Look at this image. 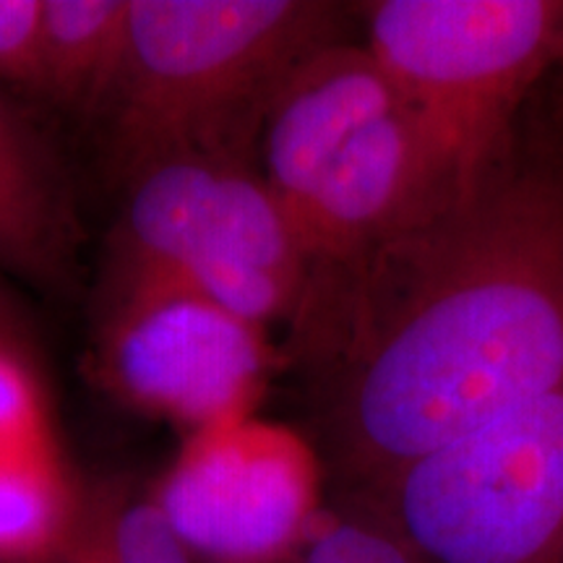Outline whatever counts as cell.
Here are the masks:
<instances>
[{"mask_svg": "<svg viewBox=\"0 0 563 563\" xmlns=\"http://www.w3.org/2000/svg\"><path fill=\"white\" fill-rule=\"evenodd\" d=\"M336 498L563 386V183L498 167L340 269L292 313Z\"/></svg>", "mask_w": 563, "mask_h": 563, "instance_id": "cell-1", "label": "cell"}, {"mask_svg": "<svg viewBox=\"0 0 563 563\" xmlns=\"http://www.w3.org/2000/svg\"><path fill=\"white\" fill-rule=\"evenodd\" d=\"M323 0H131L129 58L108 121V162L125 186L159 162H251L292 68L342 37Z\"/></svg>", "mask_w": 563, "mask_h": 563, "instance_id": "cell-2", "label": "cell"}, {"mask_svg": "<svg viewBox=\"0 0 563 563\" xmlns=\"http://www.w3.org/2000/svg\"><path fill=\"white\" fill-rule=\"evenodd\" d=\"M368 53L460 199L501 167L514 112L563 58V0H371Z\"/></svg>", "mask_w": 563, "mask_h": 563, "instance_id": "cell-3", "label": "cell"}, {"mask_svg": "<svg viewBox=\"0 0 563 563\" xmlns=\"http://www.w3.org/2000/svg\"><path fill=\"white\" fill-rule=\"evenodd\" d=\"M306 264L251 162L178 157L129 183L108 295L162 287L266 323L298 308Z\"/></svg>", "mask_w": 563, "mask_h": 563, "instance_id": "cell-4", "label": "cell"}, {"mask_svg": "<svg viewBox=\"0 0 563 563\" xmlns=\"http://www.w3.org/2000/svg\"><path fill=\"white\" fill-rule=\"evenodd\" d=\"M418 563H563V386L368 496Z\"/></svg>", "mask_w": 563, "mask_h": 563, "instance_id": "cell-5", "label": "cell"}, {"mask_svg": "<svg viewBox=\"0 0 563 563\" xmlns=\"http://www.w3.org/2000/svg\"><path fill=\"white\" fill-rule=\"evenodd\" d=\"M321 475L300 433L241 415L188 433L154 498L196 561L279 563L319 525Z\"/></svg>", "mask_w": 563, "mask_h": 563, "instance_id": "cell-6", "label": "cell"}, {"mask_svg": "<svg viewBox=\"0 0 563 563\" xmlns=\"http://www.w3.org/2000/svg\"><path fill=\"white\" fill-rule=\"evenodd\" d=\"M100 365L125 402L194 433L253 415L272 350L264 327L214 302L136 287L104 300Z\"/></svg>", "mask_w": 563, "mask_h": 563, "instance_id": "cell-7", "label": "cell"}, {"mask_svg": "<svg viewBox=\"0 0 563 563\" xmlns=\"http://www.w3.org/2000/svg\"><path fill=\"white\" fill-rule=\"evenodd\" d=\"M460 201L426 133L397 100L350 141L308 201L295 235L306 277L357 262Z\"/></svg>", "mask_w": 563, "mask_h": 563, "instance_id": "cell-8", "label": "cell"}, {"mask_svg": "<svg viewBox=\"0 0 563 563\" xmlns=\"http://www.w3.org/2000/svg\"><path fill=\"white\" fill-rule=\"evenodd\" d=\"M394 108L397 95L365 45L329 42L292 68L258 139L262 175L292 235L334 159Z\"/></svg>", "mask_w": 563, "mask_h": 563, "instance_id": "cell-9", "label": "cell"}, {"mask_svg": "<svg viewBox=\"0 0 563 563\" xmlns=\"http://www.w3.org/2000/svg\"><path fill=\"white\" fill-rule=\"evenodd\" d=\"M70 511L40 373L19 336L0 334V559L58 551Z\"/></svg>", "mask_w": 563, "mask_h": 563, "instance_id": "cell-10", "label": "cell"}, {"mask_svg": "<svg viewBox=\"0 0 563 563\" xmlns=\"http://www.w3.org/2000/svg\"><path fill=\"white\" fill-rule=\"evenodd\" d=\"M74 241L58 170L0 95V264L34 282H60Z\"/></svg>", "mask_w": 563, "mask_h": 563, "instance_id": "cell-11", "label": "cell"}, {"mask_svg": "<svg viewBox=\"0 0 563 563\" xmlns=\"http://www.w3.org/2000/svg\"><path fill=\"white\" fill-rule=\"evenodd\" d=\"M131 40V0H45L42 95L100 115L121 81Z\"/></svg>", "mask_w": 563, "mask_h": 563, "instance_id": "cell-12", "label": "cell"}, {"mask_svg": "<svg viewBox=\"0 0 563 563\" xmlns=\"http://www.w3.org/2000/svg\"><path fill=\"white\" fill-rule=\"evenodd\" d=\"M58 551L66 563H199L157 498L100 490L74 504Z\"/></svg>", "mask_w": 563, "mask_h": 563, "instance_id": "cell-13", "label": "cell"}, {"mask_svg": "<svg viewBox=\"0 0 563 563\" xmlns=\"http://www.w3.org/2000/svg\"><path fill=\"white\" fill-rule=\"evenodd\" d=\"M298 563H418L391 525L368 504L336 498L300 548Z\"/></svg>", "mask_w": 563, "mask_h": 563, "instance_id": "cell-14", "label": "cell"}, {"mask_svg": "<svg viewBox=\"0 0 563 563\" xmlns=\"http://www.w3.org/2000/svg\"><path fill=\"white\" fill-rule=\"evenodd\" d=\"M45 0H0V84L42 95Z\"/></svg>", "mask_w": 563, "mask_h": 563, "instance_id": "cell-15", "label": "cell"}, {"mask_svg": "<svg viewBox=\"0 0 563 563\" xmlns=\"http://www.w3.org/2000/svg\"><path fill=\"white\" fill-rule=\"evenodd\" d=\"M0 334L3 336H19L21 340V327H19V316L16 308L11 306L9 295L0 290Z\"/></svg>", "mask_w": 563, "mask_h": 563, "instance_id": "cell-16", "label": "cell"}]
</instances>
